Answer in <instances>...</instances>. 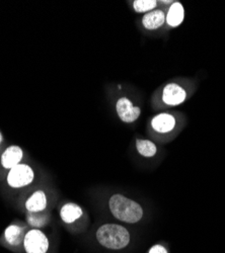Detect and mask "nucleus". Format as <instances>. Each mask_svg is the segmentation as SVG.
<instances>
[{
    "label": "nucleus",
    "instance_id": "obj_9",
    "mask_svg": "<svg viewBox=\"0 0 225 253\" xmlns=\"http://www.w3.org/2000/svg\"><path fill=\"white\" fill-rule=\"evenodd\" d=\"M47 208V197L43 191L35 192L26 202L29 213H42Z\"/></svg>",
    "mask_w": 225,
    "mask_h": 253
},
{
    "label": "nucleus",
    "instance_id": "obj_15",
    "mask_svg": "<svg viewBox=\"0 0 225 253\" xmlns=\"http://www.w3.org/2000/svg\"><path fill=\"white\" fill-rule=\"evenodd\" d=\"M27 220L34 229H39L44 227L48 223V218L44 214L41 213H29L27 216Z\"/></svg>",
    "mask_w": 225,
    "mask_h": 253
},
{
    "label": "nucleus",
    "instance_id": "obj_5",
    "mask_svg": "<svg viewBox=\"0 0 225 253\" xmlns=\"http://www.w3.org/2000/svg\"><path fill=\"white\" fill-rule=\"evenodd\" d=\"M117 113L119 118L125 123H133L140 116V109L134 107L132 102L126 98L122 97L117 101Z\"/></svg>",
    "mask_w": 225,
    "mask_h": 253
},
{
    "label": "nucleus",
    "instance_id": "obj_1",
    "mask_svg": "<svg viewBox=\"0 0 225 253\" xmlns=\"http://www.w3.org/2000/svg\"><path fill=\"white\" fill-rule=\"evenodd\" d=\"M96 241L106 249L122 250L131 242V235L127 228L119 224L108 223L101 225L95 233Z\"/></svg>",
    "mask_w": 225,
    "mask_h": 253
},
{
    "label": "nucleus",
    "instance_id": "obj_11",
    "mask_svg": "<svg viewBox=\"0 0 225 253\" xmlns=\"http://www.w3.org/2000/svg\"><path fill=\"white\" fill-rule=\"evenodd\" d=\"M151 125L152 128L158 133H169L174 130L176 120L169 114H161L152 120Z\"/></svg>",
    "mask_w": 225,
    "mask_h": 253
},
{
    "label": "nucleus",
    "instance_id": "obj_14",
    "mask_svg": "<svg viewBox=\"0 0 225 253\" xmlns=\"http://www.w3.org/2000/svg\"><path fill=\"white\" fill-rule=\"evenodd\" d=\"M136 148H137V151L139 152V154H141L144 157H148V158L153 157L157 152L156 145L149 140L138 139L136 141Z\"/></svg>",
    "mask_w": 225,
    "mask_h": 253
},
{
    "label": "nucleus",
    "instance_id": "obj_7",
    "mask_svg": "<svg viewBox=\"0 0 225 253\" xmlns=\"http://www.w3.org/2000/svg\"><path fill=\"white\" fill-rule=\"evenodd\" d=\"M26 234L27 232L25 227L17 224H11L4 231V239L8 245L17 247L24 244Z\"/></svg>",
    "mask_w": 225,
    "mask_h": 253
},
{
    "label": "nucleus",
    "instance_id": "obj_6",
    "mask_svg": "<svg viewBox=\"0 0 225 253\" xmlns=\"http://www.w3.org/2000/svg\"><path fill=\"white\" fill-rule=\"evenodd\" d=\"M186 91L183 90L180 86H179L178 84L172 83L168 84V85L163 89V94H162V99L167 104L170 105H178L183 100L186 99Z\"/></svg>",
    "mask_w": 225,
    "mask_h": 253
},
{
    "label": "nucleus",
    "instance_id": "obj_4",
    "mask_svg": "<svg viewBox=\"0 0 225 253\" xmlns=\"http://www.w3.org/2000/svg\"><path fill=\"white\" fill-rule=\"evenodd\" d=\"M35 178L34 170L28 164H18L11 168L7 175V183L13 188L25 187L33 182Z\"/></svg>",
    "mask_w": 225,
    "mask_h": 253
},
{
    "label": "nucleus",
    "instance_id": "obj_18",
    "mask_svg": "<svg viewBox=\"0 0 225 253\" xmlns=\"http://www.w3.org/2000/svg\"><path fill=\"white\" fill-rule=\"evenodd\" d=\"M2 142V136H1V133H0V143Z\"/></svg>",
    "mask_w": 225,
    "mask_h": 253
},
{
    "label": "nucleus",
    "instance_id": "obj_17",
    "mask_svg": "<svg viewBox=\"0 0 225 253\" xmlns=\"http://www.w3.org/2000/svg\"><path fill=\"white\" fill-rule=\"evenodd\" d=\"M147 253H170V251L163 244H154L148 249Z\"/></svg>",
    "mask_w": 225,
    "mask_h": 253
},
{
    "label": "nucleus",
    "instance_id": "obj_12",
    "mask_svg": "<svg viewBox=\"0 0 225 253\" xmlns=\"http://www.w3.org/2000/svg\"><path fill=\"white\" fill-rule=\"evenodd\" d=\"M166 22V15L163 11L155 9L147 12L142 19V24L147 30H156Z\"/></svg>",
    "mask_w": 225,
    "mask_h": 253
},
{
    "label": "nucleus",
    "instance_id": "obj_2",
    "mask_svg": "<svg viewBox=\"0 0 225 253\" xmlns=\"http://www.w3.org/2000/svg\"><path fill=\"white\" fill-rule=\"evenodd\" d=\"M112 215L121 222L135 224L143 217V209L135 201L122 195H114L109 201Z\"/></svg>",
    "mask_w": 225,
    "mask_h": 253
},
{
    "label": "nucleus",
    "instance_id": "obj_10",
    "mask_svg": "<svg viewBox=\"0 0 225 253\" xmlns=\"http://www.w3.org/2000/svg\"><path fill=\"white\" fill-rule=\"evenodd\" d=\"M84 215V211L80 208V206L68 203L65 204L60 210V217L62 221L66 224H72L80 219Z\"/></svg>",
    "mask_w": 225,
    "mask_h": 253
},
{
    "label": "nucleus",
    "instance_id": "obj_8",
    "mask_svg": "<svg viewBox=\"0 0 225 253\" xmlns=\"http://www.w3.org/2000/svg\"><path fill=\"white\" fill-rule=\"evenodd\" d=\"M24 157L23 149L18 146H10L3 152L1 156V165L6 169H11L16 165L20 164Z\"/></svg>",
    "mask_w": 225,
    "mask_h": 253
},
{
    "label": "nucleus",
    "instance_id": "obj_13",
    "mask_svg": "<svg viewBox=\"0 0 225 253\" xmlns=\"http://www.w3.org/2000/svg\"><path fill=\"white\" fill-rule=\"evenodd\" d=\"M167 22L171 27H178L181 24L183 19V7L180 2H175L170 7L168 12Z\"/></svg>",
    "mask_w": 225,
    "mask_h": 253
},
{
    "label": "nucleus",
    "instance_id": "obj_16",
    "mask_svg": "<svg viewBox=\"0 0 225 253\" xmlns=\"http://www.w3.org/2000/svg\"><path fill=\"white\" fill-rule=\"evenodd\" d=\"M156 6L155 0H136L134 1V9L137 12H145L153 10Z\"/></svg>",
    "mask_w": 225,
    "mask_h": 253
},
{
    "label": "nucleus",
    "instance_id": "obj_3",
    "mask_svg": "<svg viewBox=\"0 0 225 253\" xmlns=\"http://www.w3.org/2000/svg\"><path fill=\"white\" fill-rule=\"evenodd\" d=\"M49 248V239L43 231L32 229L27 232L24 240V249L26 253H47Z\"/></svg>",
    "mask_w": 225,
    "mask_h": 253
}]
</instances>
